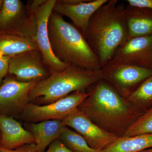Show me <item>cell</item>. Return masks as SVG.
Here are the masks:
<instances>
[{
  "label": "cell",
  "instance_id": "obj_10",
  "mask_svg": "<svg viewBox=\"0 0 152 152\" xmlns=\"http://www.w3.org/2000/svg\"><path fill=\"white\" fill-rule=\"evenodd\" d=\"M8 73L25 83H38L51 74L39 50L10 57Z\"/></svg>",
  "mask_w": 152,
  "mask_h": 152
},
{
  "label": "cell",
  "instance_id": "obj_27",
  "mask_svg": "<svg viewBox=\"0 0 152 152\" xmlns=\"http://www.w3.org/2000/svg\"><path fill=\"white\" fill-rule=\"evenodd\" d=\"M3 3H4V1L3 0H0V10L1 8L2 7Z\"/></svg>",
  "mask_w": 152,
  "mask_h": 152
},
{
  "label": "cell",
  "instance_id": "obj_26",
  "mask_svg": "<svg viewBox=\"0 0 152 152\" xmlns=\"http://www.w3.org/2000/svg\"><path fill=\"white\" fill-rule=\"evenodd\" d=\"M139 152H152V147L143 150V151Z\"/></svg>",
  "mask_w": 152,
  "mask_h": 152
},
{
  "label": "cell",
  "instance_id": "obj_8",
  "mask_svg": "<svg viewBox=\"0 0 152 152\" xmlns=\"http://www.w3.org/2000/svg\"><path fill=\"white\" fill-rule=\"evenodd\" d=\"M119 64L152 69V35L128 39L117 48L105 66Z\"/></svg>",
  "mask_w": 152,
  "mask_h": 152
},
{
  "label": "cell",
  "instance_id": "obj_18",
  "mask_svg": "<svg viewBox=\"0 0 152 152\" xmlns=\"http://www.w3.org/2000/svg\"><path fill=\"white\" fill-rule=\"evenodd\" d=\"M152 147V134L118 137L101 152H139Z\"/></svg>",
  "mask_w": 152,
  "mask_h": 152
},
{
  "label": "cell",
  "instance_id": "obj_11",
  "mask_svg": "<svg viewBox=\"0 0 152 152\" xmlns=\"http://www.w3.org/2000/svg\"><path fill=\"white\" fill-rule=\"evenodd\" d=\"M56 2V0H46L35 15L36 33L34 39L51 74L64 70L68 65L60 61L55 56L49 41L48 21L53 12Z\"/></svg>",
  "mask_w": 152,
  "mask_h": 152
},
{
  "label": "cell",
  "instance_id": "obj_3",
  "mask_svg": "<svg viewBox=\"0 0 152 152\" xmlns=\"http://www.w3.org/2000/svg\"><path fill=\"white\" fill-rule=\"evenodd\" d=\"M48 28L52 52L59 61L89 70L101 69L99 58L83 33L72 23L53 12L49 18Z\"/></svg>",
  "mask_w": 152,
  "mask_h": 152
},
{
  "label": "cell",
  "instance_id": "obj_24",
  "mask_svg": "<svg viewBox=\"0 0 152 152\" xmlns=\"http://www.w3.org/2000/svg\"><path fill=\"white\" fill-rule=\"evenodd\" d=\"M128 5L152 10V0H127Z\"/></svg>",
  "mask_w": 152,
  "mask_h": 152
},
{
  "label": "cell",
  "instance_id": "obj_25",
  "mask_svg": "<svg viewBox=\"0 0 152 152\" xmlns=\"http://www.w3.org/2000/svg\"><path fill=\"white\" fill-rule=\"evenodd\" d=\"M36 148L35 143L23 145L13 150L6 149L0 146V152H36Z\"/></svg>",
  "mask_w": 152,
  "mask_h": 152
},
{
  "label": "cell",
  "instance_id": "obj_13",
  "mask_svg": "<svg viewBox=\"0 0 152 152\" xmlns=\"http://www.w3.org/2000/svg\"><path fill=\"white\" fill-rule=\"evenodd\" d=\"M108 0H58L53 12L69 18L83 34L90 18L100 7Z\"/></svg>",
  "mask_w": 152,
  "mask_h": 152
},
{
  "label": "cell",
  "instance_id": "obj_28",
  "mask_svg": "<svg viewBox=\"0 0 152 152\" xmlns=\"http://www.w3.org/2000/svg\"><path fill=\"white\" fill-rule=\"evenodd\" d=\"M1 132H0V141H1Z\"/></svg>",
  "mask_w": 152,
  "mask_h": 152
},
{
  "label": "cell",
  "instance_id": "obj_23",
  "mask_svg": "<svg viewBox=\"0 0 152 152\" xmlns=\"http://www.w3.org/2000/svg\"><path fill=\"white\" fill-rule=\"evenodd\" d=\"M45 152H73L68 149L59 139H57L50 144L48 149Z\"/></svg>",
  "mask_w": 152,
  "mask_h": 152
},
{
  "label": "cell",
  "instance_id": "obj_4",
  "mask_svg": "<svg viewBox=\"0 0 152 152\" xmlns=\"http://www.w3.org/2000/svg\"><path fill=\"white\" fill-rule=\"evenodd\" d=\"M102 79L101 69L89 70L68 65L64 70L53 73L37 83L31 90L28 103L41 106L53 103L74 92L86 91Z\"/></svg>",
  "mask_w": 152,
  "mask_h": 152
},
{
  "label": "cell",
  "instance_id": "obj_1",
  "mask_svg": "<svg viewBox=\"0 0 152 152\" xmlns=\"http://www.w3.org/2000/svg\"><path fill=\"white\" fill-rule=\"evenodd\" d=\"M88 96L78 109L107 132L123 137L145 112L136 108L103 79L88 89Z\"/></svg>",
  "mask_w": 152,
  "mask_h": 152
},
{
  "label": "cell",
  "instance_id": "obj_19",
  "mask_svg": "<svg viewBox=\"0 0 152 152\" xmlns=\"http://www.w3.org/2000/svg\"><path fill=\"white\" fill-rule=\"evenodd\" d=\"M136 108L145 112L152 107V75L145 80L127 98Z\"/></svg>",
  "mask_w": 152,
  "mask_h": 152
},
{
  "label": "cell",
  "instance_id": "obj_14",
  "mask_svg": "<svg viewBox=\"0 0 152 152\" xmlns=\"http://www.w3.org/2000/svg\"><path fill=\"white\" fill-rule=\"evenodd\" d=\"M0 146L6 149L13 150L23 145L35 143L31 133L13 117L0 115Z\"/></svg>",
  "mask_w": 152,
  "mask_h": 152
},
{
  "label": "cell",
  "instance_id": "obj_6",
  "mask_svg": "<svg viewBox=\"0 0 152 152\" xmlns=\"http://www.w3.org/2000/svg\"><path fill=\"white\" fill-rule=\"evenodd\" d=\"M35 18L28 13L20 0H4L0 10V34L12 35L34 39Z\"/></svg>",
  "mask_w": 152,
  "mask_h": 152
},
{
  "label": "cell",
  "instance_id": "obj_17",
  "mask_svg": "<svg viewBox=\"0 0 152 152\" xmlns=\"http://www.w3.org/2000/svg\"><path fill=\"white\" fill-rule=\"evenodd\" d=\"M37 50V44L33 38L0 34V54L3 56L10 58Z\"/></svg>",
  "mask_w": 152,
  "mask_h": 152
},
{
  "label": "cell",
  "instance_id": "obj_22",
  "mask_svg": "<svg viewBox=\"0 0 152 152\" xmlns=\"http://www.w3.org/2000/svg\"><path fill=\"white\" fill-rule=\"evenodd\" d=\"M10 57L0 54V86L8 73Z\"/></svg>",
  "mask_w": 152,
  "mask_h": 152
},
{
  "label": "cell",
  "instance_id": "obj_5",
  "mask_svg": "<svg viewBox=\"0 0 152 152\" xmlns=\"http://www.w3.org/2000/svg\"><path fill=\"white\" fill-rule=\"evenodd\" d=\"M89 95L86 91H77L49 104L41 106L30 103L17 118L28 123L52 120L63 121L77 108Z\"/></svg>",
  "mask_w": 152,
  "mask_h": 152
},
{
  "label": "cell",
  "instance_id": "obj_12",
  "mask_svg": "<svg viewBox=\"0 0 152 152\" xmlns=\"http://www.w3.org/2000/svg\"><path fill=\"white\" fill-rule=\"evenodd\" d=\"M63 121L67 127L72 128L82 136L94 149L102 151L118 138L99 127L78 108Z\"/></svg>",
  "mask_w": 152,
  "mask_h": 152
},
{
  "label": "cell",
  "instance_id": "obj_9",
  "mask_svg": "<svg viewBox=\"0 0 152 152\" xmlns=\"http://www.w3.org/2000/svg\"><path fill=\"white\" fill-rule=\"evenodd\" d=\"M37 83L6 77L0 86V115L18 118L28 103L30 93Z\"/></svg>",
  "mask_w": 152,
  "mask_h": 152
},
{
  "label": "cell",
  "instance_id": "obj_20",
  "mask_svg": "<svg viewBox=\"0 0 152 152\" xmlns=\"http://www.w3.org/2000/svg\"><path fill=\"white\" fill-rule=\"evenodd\" d=\"M59 139L68 149L73 152H101V151L91 148L82 136L68 127Z\"/></svg>",
  "mask_w": 152,
  "mask_h": 152
},
{
  "label": "cell",
  "instance_id": "obj_7",
  "mask_svg": "<svg viewBox=\"0 0 152 152\" xmlns=\"http://www.w3.org/2000/svg\"><path fill=\"white\" fill-rule=\"evenodd\" d=\"M101 70L102 79L126 99L152 75L151 69L127 64L105 66Z\"/></svg>",
  "mask_w": 152,
  "mask_h": 152
},
{
  "label": "cell",
  "instance_id": "obj_15",
  "mask_svg": "<svg viewBox=\"0 0 152 152\" xmlns=\"http://www.w3.org/2000/svg\"><path fill=\"white\" fill-rule=\"evenodd\" d=\"M26 126L34 139L36 152H45L52 142L59 138L67 127L63 121L59 120L28 123Z\"/></svg>",
  "mask_w": 152,
  "mask_h": 152
},
{
  "label": "cell",
  "instance_id": "obj_2",
  "mask_svg": "<svg viewBox=\"0 0 152 152\" xmlns=\"http://www.w3.org/2000/svg\"><path fill=\"white\" fill-rule=\"evenodd\" d=\"M125 7L118 0H108L94 13L83 34L102 68L129 38L124 16Z\"/></svg>",
  "mask_w": 152,
  "mask_h": 152
},
{
  "label": "cell",
  "instance_id": "obj_16",
  "mask_svg": "<svg viewBox=\"0 0 152 152\" xmlns=\"http://www.w3.org/2000/svg\"><path fill=\"white\" fill-rule=\"evenodd\" d=\"M124 16L128 39L152 35V10L128 5L125 7Z\"/></svg>",
  "mask_w": 152,
  "mask_h": 152
},
{
  "label": "cell",
  "instance_id": "obj_21",
  "mask_svg": "<svg viewBox=\"0 0 152 152\" xmlns=\"http://www.w3.org/2000/svg\"><path fill=\"white\" fill-rule=\"evenodd\" d=\"M144 134H152V107L131 125L123 137Z\"/></svg>",
  "mask_w": 152,
  "mask_h": 152
}]
</instances>
